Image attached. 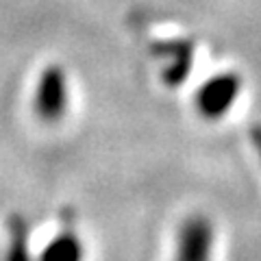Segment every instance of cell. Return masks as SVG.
Listing matches in <instances>:
<instances>
[{"mask_svg":"<svg viewBox=\"0 0 261 261\" xmlns=\"http://www.w3.org/2000/svg\"><path fill=\"white\" fill-rule=\"evenodd\" d=\"M83 244L72 228H63L57 238L44 248L39 261H83Z\"/></svg>","mask_w":261,"mask_h":261,"instance_id":"4","label":"cell"},{"mask_svg":"<svg viewBox=\"0 0 261 261\" xmlns=\"http://www.w3.org/2000/svg\"><path fill=\"white\" fill-rule=\"evenodd\" d=\"M214 244V224L200 214L190 216L183 220L181 228H178L174 261H211Z\"/></svg>","mask_w":261,"mask_h":261,"instance_id":"2","label":"cell"},{"mask_svg":"<svg viewBox=\"0 0 261 261\" xmlns=\"http://www.w3.org/2000/svg\"><path fill=\"white\" fill-rule=\"evenodd\" d=\"M9 246H7L5 261H33L29 252V222L22 216L9 218Z\"/></svg>","mask_w":261,"mask_h":261,"instance_id":"5","label":"cell"},{"mask_svg":"<svg viewBox=\"0 0 261 261\" xmlns=\"http://www.w3.org/2000/svg\"><path fill=\"white\" fill-rule=\"evenodd\" d=\"M33 109H35L37 118L53 124L59 122L65 111H68V76L61 65H46L42 76L37 81L35 98H33Z\"/></svg>","mask_w":261,"mask_h":261,"instance_id":"1","label":"cell"},{"mask_svg":"<svg viewBox=\"0 0 261 261\" xmlns=\"http://www.w3.org/2000/svg\"><path fill=\"white\" fill-rule=\"evenodd\" d=\"M242 92V81L233 72H224L209 79L196 94V107L207 120H218L226 116Z\"/></svg>","mask_w":261,"mask_h":261,"instance_id":"3","label":"cell"}]
</instances>
